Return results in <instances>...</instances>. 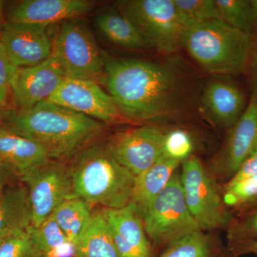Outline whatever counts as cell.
Listing matches in <instances>:
<instances>
[{
    "label": "cell",
    "instance_id": "obj_36",
    "mask_svg": "<svg viewBox=\"0 0 257 257\" xmlns=\"http://www.w3.org/2000/svg\"><path fill=\"white\" fill-rule=\"evenodd\" d=\"M12 99L13 96L10 88L0 86V120L4 118L5 115L12 109L15 107L12 105Z\"/></svg>",
    "mask_w": 257,
    "mask_h": 257
},
{
    "label": "cell",
    "instance_id": "obj_32",
    "mask_svg": "<svg viewBox=\"0 0 257 257\" xmlns=\"http://www.w3.org/2000/svg\"><path fill=\"white\" fill-rule=\"evenodd\" d=\"M17 69L18 67H15L10 62L5 47L0 41V86L10 88V82Z\"/></svg>",
    "mask_w": 257,
    "mask_h": 257
},
{
    "label": "cell",
    "instance_id": "obj_25",
    "mask_svg": "<svg viewBox=\"0 0 257 257\" xmlns=\"http://www.w3.org/2000/svg\"><path fill=\"white\" fill-rule=\"evenodd\" d=\"M215 3L220 20L251 36L256 33L249 0H215Z\"/></svg>",
    "mask_w": 257,
    "mask_h": 257
},
{
    "label": "cell",
    "instance_id": "obj_5",
    "mask_svg": "<svg viewBox=\"0 0 257 257\" xmlns=\"http://www.w3.org/2000/svg\"><path fill=\"white\" fill-rule=\"evenodd\" d=\"M114 5L136 27L150 48L171 54L182 47L187 27L174 0H121Z\"/></svg>",
    "mask_w": 257,
    "mask_h": 257
},
{
    "label": "cell",
    "instance_id": "obj_39",
    "mask_svg": "<svg viewBox=\"0 0 257 257\" xmlns=\"http://www.w3.org/2000/svg\"><path fill=\"white\" fill-rule=\"evenodd\" d=\"M255 30L257 32V0H249Z\"/></svg>",
    "mask_w": 257,
    "mask_h": 257
},
{
    "label": "cell",
    "instance_id": "obj_35",
    "mask_svg": "<svg viewBox=\"0 0 257 257\" xmlns=\"http://www.w3.org/2000/svg\"><path fill=\"white\" fill-rule=\"evenodd\" d=\"M46 257H75V245L67 240L51 250Z\"/></svg>",
    "mask_w": 257,
    "mask_h": 257
},
{
    "label": "cell",
    "instance_id": "obj_29",
    "mask_svg": "<svg viewBox=\"0 0 257 257\" xmlns=\"http://www.w3.org/2000/svg\"><path fill=\"white\" fill-rule=\"evenodd\" d=\"M226 207L245 205L257 197V175L233 184H226L221 194Z\"/></svg>",
    "mask_w": 257,
    "mask_h": 257
},
{
    "label": "cell",
    "instance_id": "obj_17",
    "mask_svg": "<svg viewBox=\"0 0 257 257\" xmlns=\"http://www.w3.org/2000/svg\"><path fill=\"white\" fill-rule=\"evenodd\" d=\"M203 110L214 123L231 127L246 109L244 94L228 81L214 79L208 82L201 96Z\"/></svg>",
    "mask_w": 257,
    "mask_h": 257
},
{
    "label": "cell",
    "instance_id": "obj_38",
    "mask_svg": "<svg viewBox=\"0 0 257 257\" xmlns=\"http://www.w3.org/2000/svg\"><path fill=\"white\" fill-rule=\"evenodd\" d=\"M5 5H6V2L0 0V31L7 23L6 18H5Z\"/></svg>",
    "mask_w": 257,
    "mask_h": 257
},
{
    "label": "cell",
    "instance_id": "obj_30",
    "mask_svg": "<svg viewBox=\"0 0 257 257\" xmlns=\"http://www.w3.org/2000/svg\"><path fill=\"white\" fill-rule=\"evenodd\" d=\"M194 145L188 133L184 130H172L165 135L163 154L182 162L191 156Z\"/></svg>",
    "mask_w": 257,
    "mask_h": 257
},
{
    "label": "cell",
    "instance_id": "obj_27",
    "mask_svg": "<svg viewBox=\"0 0 257 257\" xmlns=\"http://www.w3.org/2000/svg\"><path fill=\"white\" fill-rule=\"evenodd\" d=\"M29 229L34 243L45 256L51 250L68 240L52 214L40 226L34 227L31 225Z\"/></svg>",
    "mask_w": 257,
    "mask_h": 257
},
{
    "label": "cell",
    "instance_id": "obj_12",
    "mask_svg": "<svg viewBox=\"0 0 257 257\" xmlns=\"http://www.w3.org/2000/svg\"><path fill=\"white\" fill-rule=\"evenodd\" d=\"M47 100L101 122H111L120 116L114 99L94 79L66 78Z\"/></svg>",
    "mask_w": 257,
    "mask_h": 257
},
{
    "label": "cell",
    "instance_id": "obj_14",
    "mask_svg": "<svg viewBox=\"0 0 257 257\" xmlns=\"http://www.w3.org/2000/svg\"><path fill=\"white\" fill-rule=\"evenodd\" d=\"M49 27L40 24L5 23L0 31V41L15 67L37 65L52 56Z\"/></svg>",
    "mask_w": 257,
    "mask_h": 257
},
{
    "label": "cell",
    "instance_id": "obj_4",
    "mask_svg": "<svg viewBox=\"0 0 257 257\" xmlns=\"http://www.w3.org/2000/svg\"><path fill=\"white\" fill-rule=\"evenodd\" d=\"M182 47L209 73L238 74L247 67L253 42L251 35L215 19L186 29Z\"/></svg>",
    "mask_w": 257,
    "mask_h": 257
},
{
    "label": "cell",
    "instance_id": "obj_6",
    "mask_svg": "<svg viewBox=\"0 0 257 257\" xmlns=\"http://www.w3.org/2000/svg\"><path fill=\"white\" fill-rule=\"evenodd\" d=\"M52 57L67 78L91 79L104 70V55L82 18L64 20L52 43Z\"/></svg>",
    "mask_w": 257,
    "mask_h": 257
},
{
    "label": "cell",
    "instance_id": "obj_24",
    "mask_svg": "<svg viewBox=\"0 0 257 257\" xmlns=\"http://www.w3.org/2000/svg\"><path fill=\"white\" fill-rule=\"evenodd\" d=\"M214 246L202 230L193 231L167 245L160 257H213Z\"/></svg>",
    "mask_w": 257,
    "mask_h": 257
},
{
    "label": "cell",
    "instance_id": "obj_13",
    "mask_svg": "<svg viewBox=\"0 0 257 257\" xmlns=\"http://www.w3.org/2000/svg\"><path fill=\"white\" fill-rule=\"evenodd\" d=\"M67 78L55 57L17 69L10 84L15 107L29 109L47 100Z\"/></svg>",
    "mask_w": 257,
    "mask_h": 257
},
{
    "label": "cell",
    "instance_id": "obj_40",
    "mask_svg": "<svg viewBox=\"0 0 257 257\" xmlns=\"http://www.w3.org/2000/svg\"><path fill=\"white\" fill-rule=\"evenodd\" d=\"M247 206H257V197L253 198L251 201H249L247 204H245Z\"/></svg>",
    "mask_w": 257,
    "mask_h": 257
},
{
    "label": "cell",
    "instance_id": "obj_21",
    "mask_svg": "<svg viewBox=\"0 0 257 257\" xmlns=\"http://www.w3.org/2000/svg\"><path fill=\"white\" fill-rule=\"evenodd\" d=\"M94 23L101 35L114 45L130 50L149 48L136 27L116 7L101 10Z\"/></svg>",
    "mask_w": 257,
    "mask_h": 257
},
{
    "label": "cell",
    "instance_id": "obj_20",
    "mask_svg": "<svg viewBox=\"0 0 257 257\" xmlns=\"http://www.w3.org/2000/svg\"><path fill=\"white\" fill-rule=\"evenodd\" d=\"M31 225L28 191L20 181L10 186L0 199V243Z\"/></svg>",
    "mask_w": 257,
    "mask_h": 257
},
{
    "label": "cell",
    "instance_id": "obj_16",
    "mask_svg": "<svg viewBox=\"0 0 257 257\" xmlns=\"http://www.w3.org/2000/svg\"><path fill=\"white\" fill-rule=\"evenodd\" d=\"M119 257H152L151 241L143 220L131 202L119 209H101Z\"/></svg>",
    "mask_w": 257,
    "mask_h": 257
},
{
    "label": "cell",
    "instance_id": "obj_10",
    "mask_svg": "<svg viewBox=\"0 0 257 257\" xmlns=\"http://www.w3.org/2000/svg\"><path fill=\"white\" fill-rule=\"evenodd\" d=\"M256 148L257 89H255L242 114L230 128L224 147L213 159L211 175L229 181Z\"/></svg>",
    "mask_w": 257,
    "mask_h": 257
},
{
    "label": "cell",
    "instance_id": "obj_8",
    "mask_svg": "<svg viewBox=\"0 0 257 257\" xmlns=\"http://www.w3.org/2000/svg\"><path fill=\"white\" fill-rule=\"evenodd\" d=\"M143 220L149 239L158 246L170 244L184 235L202 230L187 207L177 172L151 203Z\"/></svg>",
    "mask_w": 257,
    "mask_h": 257
},
{
    "label": "cell",
    "instance_id": "obj_23",
    "mask_svg": "<svg viewBox=\"0 0 257 257\" xmlns=\"http://www.w3.org/2000/svg\"><path fill=\"white\" fill-rule=\"evenodd\" d=\"M92 206L79 197L64 201L54 211L55 221L71 242L77 243L92 215Z\"/></svg>",
    "mask_w": 257,
    "mask_h": 257
},
{
    "label": "cell",
    "instance_id": "obj_2",
    "mask_svg": "<svg viewBox=\"0 0 257 257\" xmlns=\"http://www.w3.org/2000/svg\"><path fill=\"white\" fill-rule=\"evenodd\" d=\"M0 125L41 145L50 158L68 160L99 139L101 121L45 100L29 109H12Z\"/></svg>",
    "mask_w": 257,
    "mask_h": 257
},
{
    "label": "cell",
    "instance_id": "obj_34",
    "mask_svg": "<svg viewBox=\"0 0 257 257\" xmlns=\"http://www.w3.org/2000/svg\"><path fill=\"white\" fill-rule=\"evenodd\" d=\"M20 182V177L9 165L0 160V199L10 186Z\"/></svg>",
    "mask_w": 257,
    "mask_h": 257
},
{
    "label": "cell",
    "instance_id": "obj_31",
    "mask_svg": "<svg viewBox=\"0 0 257 257\" xmlns=\"http://www.w3.org/2000/svg\"><path fill=\"white\" fill-rule=\"evenodd\" d=\"M227 229L228 240L234 249L253 241L257 237V211L236 222L233 221Z\"/></svg>",
    "mask_w": 257,
    "mask_h": 257
},
{
    "label": "cell",
    "instance_id": "obj_15",
    "mask_svg": "<svg viewBox=\"0 0 257 257\" xmlns=\"http://www.w3.org/2000/svg\"><path fill=\"white\" fill-rule=\"evenodd\" d=\"M95 3L89 0H22L5 10L8 23L46 25L82 18L90 13Z\"/></svg>",
    "mask_w": 257,
    "mask_h": 257
},
{
    "label": "cell",
    "instance_id": "obj_37",
    "mask_svg": "<svg viewBox=\"0 0 257 257\" xmlns=\"http://www.w3.org/2000/svg\"><path fill=\"white\" fill-rule=\"evenodd\" d=\"M238 251H250V252H254L257 253V241H248V242L243 243L241 245V247L237 248Z\"/></svg>",
    "mask_w": 257,
    "mask_h": 257
},
{
    "label": "cell",
    "instance_id": "obj_7",
    "mask_svg": "<svg viewBox=\"0 0 257 257\" xmlns=\"http://www.w3.org/2000/svg\"><path fill=\"white\" fill-rule=\"evenodd\" d=\"M182 164L180 177L184 199L200 229L211 231L229 227L234 218L226 209L210 172L194 155Z\"/></svg>",
    "mask_w": 257,
    "mask_h": 257
},
{
    "label": "cell",
    "instance_id": "obj_19",
    "mask_svg": "<svg viewBox=\"0 0 257 257\" xmlns=\"http://www.w3.org/2000/svg\"><path fill=\"white\" fill-rule=\"evenodd\" d=\"M50 158L41 145L0 125V160L11 166L20 178L35 166Z\"/></svg>",
    "mask_w": 257,
    "mask_h": 257
},
{
    "label": "cell",
    "instance_id": "obj_26",
    "mask_svg": "<svg viewBox=\"0 0 257 257\" xmlns=\"http://www.w3.org/2000/svg\"><path fill=\"white\" fill-rule=\"evenodd\" d=\"M187 28L215 19H219L215 0H174Z\"/></svg>",
    "mask_w": 257,
    "mask_h": 257
},
{
    "label": "cell",
    "instance_id": "obj_18",
    "mask_svg": "<svg viewBox=\"0 0 257 257\" xmlns=\"http://www.w3.org/2000/svg\"><path fill=\"white\" fill-rule=\"evenodd\" d=\"M182 162L162 154L155 164L135 179L131 203L143 219L157 196L169 183Z\"/></svg>",
    "mask_w": 257,
    "mask_h": 257
},
{
    "label": "cell",
    "instance_id": "obj_33",
    "mask_svg": "<svg viewBox=\"0 0 257 257\" xmlns=\"http://www.w3.org/2000/svg\"><path fill=\"white\" fill-rule=\"evenodd\" d=\"M257 175V148L245 160L232 178L226 184H233Z\"/></svg>",
    "mask_w": 257,
    "mask_h": 257
},
{
    "label": "cell",
    "instance_id": "obj_22",
    "mask_svg": "<svg viewBox=\"0 0 257 257\" xmlns=\"http://www.w3.org/2000/svg\"><path fill=\"white\" fill-rule=\"evenodd\" d=\"M75 257H119L110 229L99 209L93 211L85 231L75 243Z\"/></svg>",
    "mask_w": 257,
    "mask_h": 257
},
{
    "label": "cell",
    "instance_id": "obj_28",
    "mask_svg": "<svg viewBox=\"0 0 257 257\" xmlns=\"http://www.w3.org/2000/svg\"><path fill=\"white\" fill-rule=\"evenodd\" d=\"M30 226L0 243V257H46L34 243Z\"/></svg>",
    "mask_w": 257,
    "mask_h": 257
},
{
    "label": "cell",
    "instance_id": "obj_11",
    "mask_svg": "<svg viewBox=\"0 0 257 257\" xmlns=\"http://www.w3.org/2000/svg\"><path fill=\"white\" fill-rule=\"evenodd\" d=\"M165 135L155 126H144L117 134L108 143L116 161L137 177L163 154Z\"/></svg>",
    "mask_w": 257,
    "mask_h": 257
},
{
    "label": "cell",
    "instance_id": "obj_9",
    "mask_svg": "<svg viewBox=\"0 0 257 257\" xmlns=\"http://www.w3.org/2000/svg\"><path fill=\"white\" fill-rule=\"evenodd\" d=\"M28 189L32 226L37 227L64 201L74 197L67 160L50 158L22 176Z\"/></svg>",
    "mask_w": 257,
    "mask_h": 257
},
{
    "label": "cell",
    "instance_id": "obj_3",
    "mask_svg": "<svg viewBox=\"0 0 257 257\" xmlns=\"http://www.w3.org/2000/svg\"><path fill=\"white\" fill-rule=\"evenodd\" d=\"M74 197L101 209L131 202L135 177L114 158L108 141L94 140L67 160Z\"/></svg>",
    "mask_w": 257,
    "mask_h": 257
},
{
    "label": "cell",
    "instance_id": "obj_1",
    "mask_svg": "<svg viewBox=\"0 0 257 257\" xmlns=\"http://www.w3.org/2000/svg\"><path fill=\"white\" fill-rule=\"evenodd\" d=\"M106 84L119 111L135 121L172 117L183 106L184 85L166 64L104 55Z\"/></svg>",
    "mask_w": 257,
    "mask_h": 257
}]
</instances>
